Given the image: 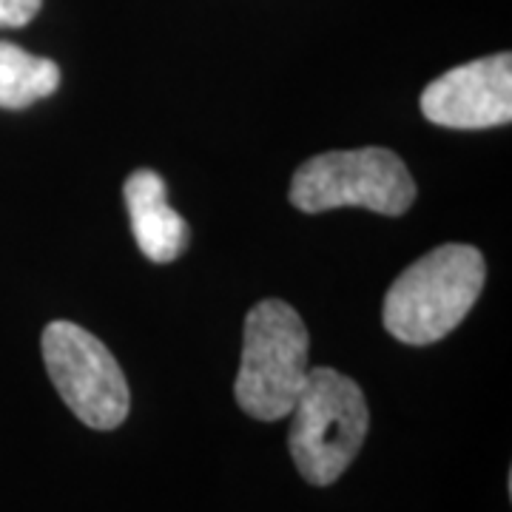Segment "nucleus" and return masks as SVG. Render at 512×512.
I'll use <instances>...</instances> for the list:
<instances>
[{
  "label": "nucleus",
  "mask_w": 512,
  "mask_h": 512,
  "mask_svg": "<svg viewBox=\"0 0 512 512\" xmlns=\"http://www.w3.org/2000/svg\"><path fill=\"white\" fill-rule=\"evenodd\" d=\"M487 265L473 245H441L416 259L384 293L387 333L404 345H433L450 336L484 291Z\"/></svg>",
  "instance_id": "obj_1"
},
{
  "label": "nucleus",
  "mask_w": 512,
  "mask_h": 512,
  "mask_svg": "<svg viewBox=\"0 0 512 512\" xmlns=\"http://www.w3.org/2000/svg\"><path fill=\"white\" fill-rule=\"evenodd\" d=\"M311 336L302 316L282 299H262L245 316L242 362L234 396L256 421L288 419L308 382Z\"/></svg>",
  "instance_id": "obj_2"
},
{
  "label": "nucleus",
  "mask_w": 512,
  "mask_h": 512,
  "mask_svg": "<svg viewBox=\"0 0 512 512\" xmlns=\"http://www.w3.org/2000/svg\"><path fill=\"white\" fill-rule=\"evenodd\" d=\"M370 430L362 387L333 367H311L291 410L288 447L302 478L328 487L353 464Z\"/></svg>",
  "instance_id": "obj_3"
},
{
  "label": "nucleus",
  "mask_w": 512,
  "mask_h": 512,
  "mask_svg": "<svg viewBox=\"0 0 512 512\" xmlns=\"http://www.w3.org/2000/svg\"><path fill=\"white\" fill-rule=\"evenodd\" d=\"M291 202L305 214L356 205L384 217H402L416 202V180L390 148L328 151L296 168Z\"/></svg>",
  "instance_id": "obj_4"
},
{
  "label": "nucleus",
  "mask_w": 512,
  "mask_h": 512,
  "mask_svg": "<svg viewBox=\"0 0 512 512\" xmlns=\"http://www.w3.org/2000/svg\"><path fill=\"white\" fill-rule=\"evenodd\" d=\"M40 348L60 399L86 427L114 430L126 421L131 407L126 376L94 333L57 319L43 330Z\"/></svg>",
  "instance_id": "obj_5"
},
{
  "label": "nucleus",
  "mask_w": 512,
  "mask_h": 512,
  "mask_svg": "<svg viewBox=\"0 0 512 512\" xmlns=\"http://www.w3.org/2000/svg\"><path fill=\"white\" fill-rule=\"evenodd\" d=\"M421 114L444 128H495L512 120L510 52L456 66L421 94Z\"/></svg>",
  "instance_id": "obj_6"
},
{
  "label": "nucleus",
  "mask_w": 512,
  "mask_h": 512,
  "mask_svg": "<svg viewBox=\"0 0 512 512\" xmlns=\"http://www.w3.org/2000/svg\"><path fill=\"white\" fill-rule=\"evenodd\" d=\"M123 197L143 256L165 265L183 254L188 248V222L168 205V188L157 171H134L123 185Z\"/></svg>",
  "instance_id": "obj_7"
},
{
  "label": "nucleus",
  "mask_w": 512,
  "mask_h": 512,
  "mask_svg": "<svg viewBox=\"0 0 512 512\" xmlns=\"http://www.w3.org/2000/svg\"><path fill=\"white\" fill-rule=\"evenodd\" d=\"M60 86V66L0 40V109H26Z\"/></svg>",
  "instance_id": "obj_8"
},
{
  "label": "nucleus",
  "mask_w": 512,
  "mask_h": 512,
  "mask_svg": "<svg viewBox=\"0 0 512 512\" xmlns=\"http://www.w3.org/2000/svg\"><path fill=\"white\" fill-rule=\"evenodd\" d=\"M43 0H0V29H20L32 23Z\"/></svg>",
  "instance_id": "obj_9"
}]
</instances>
